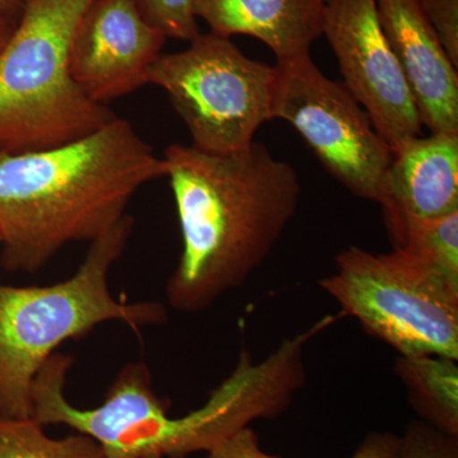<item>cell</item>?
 Instances as JSON below:
<instances>
[{
	"mask_svg": "<svg viewBox=\"0 0 458 458\" xmlns=\"http://www.w3.org/2000/svg\"><path fill=\"white\" fill-rule=\"evenodd\" d=\"M378 204L394 249L412 223L457 213L458 134L432 132L394 150Z\"/></svg>",
	"mask_w": 458,
	"mask_h": 458,
	"instance_id": "30bf717a",
	"label": "cell"
},
{
	"mask_svg": "<svg viewBox=\"0 0 458 458\" xmlns=\"http://www.w3.org/2000/svg\"><path fill=\"white\" fill-rule=\"evenodd\" d=\"M420 420L458 437V364L441 355L397 358L394 367Z\"/></svg>",
	"mask_w": 458,
	"mask_h": 458,
	"instance_id": "4fadbf2b",
	"label": "cell"
},
{
	"mask_svg": "<svg viewBox=\"0 0 458 458\" xmlns=\"http://www.w3.org/2000/svg\"><path fill=\"white\" fill-rule=\"evenodd\" d=\"M335 265L319 286L369 335L403 357L458 360V284L403 250L373 254L352 246Z\"/></svg>",
	"mask_w": 458,
	"mask_h": 458,
	"instance_id": "5b68a950",
	"label": "cell"
},
{
	"mask_svg": "<svg viewBox=\"0 0 458 458\" xmlns=\"http://www.w3.org/2000/svg\"><path fill=\"white\" fill-rule=\"evenodd\" d=\"M164 161L182 234L165 297L177 311H204L267 260L302 186L293 165L255 141L225 156L172 144Z\"/></svg>",
	"mask_w": 458,
	"mask_h": 458,
	"instance_id": "6da1fadb",
	"label": "cell"
},
{
	"mask_svg": "<svg viewBox=\"0 0 458 458\" xmlns=\"http://www.w3.org/2000/svg\"><path fill=\"white\" fill-rule=\"evenodd\" d=\"M44 428L33 418L0 417V458H107L86 434L56 439Z\"/></svg>",
	"mask_w": 458,
	"mask_h": 458,
	"instance_id": "5bb4252c",
	"label": "cell"
},
{
	"mask_svg": "<svg viewBox=\"0 0 458 458\" xmlns=\"http://www.w3.org/2000/svg\"><path fill=\"white\" fill-rule=\"evenodd\" d=\"M144 20L167 38L191 42L200 35L195 0H134Z\"/></svg>",
	"mask_w": 458,
	"mask_h": 458,
	"instance_id": "2e32d148",
	"label": "cell"
},
{
	"mask_svg": "<svg viewBox=\"0 0 458 458\" xmlns=\"http://www.w3.org/2000/svg\"><path fill=\"white\" fill-rule=\"evenodd\" d=\"M379 23L403 69L421 125L458 134V74L418 0H376Z\"/></svg>",
	"mask_w": 458,
	"mask_h": 458,
	"instance_id": "8fae6325",
	"label": "cell"
},
{
	"mask_svg": "<svg viewBox=\"0 0 458 458\" xmlns=\"http://www.w3.org/2000/svg\"><path fill=\"white\" fill-rule=\"evenodd\" d=\"M189 44L157 59L149 84L165 90L195 149L216 156L245 149L262 123L273 120L276 66L250 59L212 32Z\"/></svg>",
	"mask_w": 458,
	"mask_h": 458,
	"instance_id": "8992f818",
	"label": "cell"
},
{
	"mask_svg": "<svg viewBox=\"0 0 458 458\" xmlns=\"http://www.w3.org/2000/svg\"><path fill=\"white\" fill-rule=\"evenodd\" d=\"M396 250H403L433 273L458 284V212L412 223Z\"/></svg>",
	"mask_w": 458,
	"mask_h": 458,
	"instance_id": "9a60e30c",
	"label": "cell"
},
{
	"mask_svg": "<svg viewBox=\"0 0 458 458\" xmlns=\"http://www.w3.org/2000/svg\"><path fill=\"white\" fill-rule=\"evenodd\" d=\"M161 177L164 158L120 117L65 146L0 152V264L36 273L69 243L93 242Z\"/></svg>",
	"mask_w": 458,
	"mask_h": 458,
	"instance_id": "7a4b0ae2",
	"label": "cell"
},
{
	"mask_svg": "<svg viewBox=\"0 0 458 458\" xmlns=\"http://www.w3.org/2000/svg\"><path fill=\"white\" fill-rule=\"evenodd\" d=\"M31 0H0V18L18 23Z\"/></svg>",
	"mask_w": 458,
	"mask_h": 458,
	"instance_id": "44dd1931",
	"label": "cell"
},
{
	"mask_svg": "<svg viewBox=\"0 0 458 458\" xmlns=\"http://www.w3.org/2000/svg\"><path fill=\"white\" fill-rule=\"evenodd\" d=\"M143 458H162L161 456H158V454H149V456H146Z\"/></svg>",
	"mask_w": 458,
	"mask_h": 458,
	"instance_id": "603a6c76",
	"label": "cell"
},
{
	"mask_svg": "<svg viewBox=\"0 0 458 458\" xmlns=\"http://www.w3.org/2000/svg\"><path fill=\"white\" fill-rule=\"evenodd\" d=\"M271 114L291 123L352 195L379 203L393 149L345 84L322 73L311 54L276 63Z\"/></svg>",
	"mask_w": 458,
	"mask_h": 458,
	"instance_id": "52a82bcc",
	"label": "cell"
},
{
	"mask_svg": "<svg viewBox=\"0 0 458 458\" xmlns=\"http://www.w3.org/2000/svg\"><path fill=\"white\" fill-rule=\"evenodd\" d=\"M327 0H195V13L222 38L247 35L264 42L276 60L311 54L322 36Z\"/></svg>",
	"mask_w": 458,
	"mask_h": 458,
	"instance_id": "7c38bea8",
	"label": "cell"
},
{
	"mask_svg": "<svg viewBox=\"0 0 458 458\" xmlns=\"http://www.w3.org/2000/svg\"><path fill=\"white\" fill-rule=\"evenodd\" d=\"M90 0H31L0 50V152L73 143L117 119L69 72V45Z\"/></svg>",
	"mask_w": 458,
	"mask_h": 458,
	"instance_id": "277c9868",
	"label": "cell"
},
{
	"mask_svg": "<svg viewBox=\"0 0 458 458\" xmlns=\"http://www.w3.org/2000/svg\"><path fill=\"white\" fill-rule=\"evenodd\" d=\"M16 26L17 23L11 22V21L4 20V18H0V50L7 44Z\"/></svg>",
	"mask_w": 458,
	"mask_h": 458,
	"instance_id": "7402d4cb",
	"label": "cell"
},
{
	"mask_svg": "<svg viewBox=\"0 0 458 458\" xmlns=\"http://www.w3.org/2000/svg\"><path fill=\"white\" fill-rule=\"evenodd\" d=\"M167 38L134 0H90L69 45V72L87 98L107 105L149 84Z\"/></svg>",
	"mask_w": 458,
	"mask_h": 458,
	"instance_id": "9c48e42d",
	"label": "cell"
},
{
	"mask_svg": "<svg viewBox=\"0 0 458 458\" xmlns=\"http://www.w3.org/2000/svg\"><path fill=\"white\" fill-rule=\"evenodd\" d=\"M207 458H280L271 456L262 451L259 437L250 427L243 428L223 439L212 450L208 451Z\"/></svg>",
	"mask_w": 458,
	"mask_h": 458,
	"instance_id": "d6986e66",
	"label": "cell"
},
{
	"mask_svg": "<svg viewBox=\"0 0 458 458\" xmlns=\"http://www.w3.org/2000/svg\"><path fill=\"white\" fill-rule=\"evenodd\" d=\"M322 35L344 84L394 150L421 137L420 117L377 13L376 0H327Z\"/></svg>",
	"mask_w": 458,
	"mask_h": 458,
	"instance_id": "ba28073f",
	"label": "cell"
},
{
	"mask_svg": "<svg viewBox=\"0 0 458 458\" xmlns=\"http://www.w3.org/2000/svg\"><path fill=\"white\" fill-rule=\"evenodd\" d=\"M445 55L458 68V0H418Z\"/></svg>",
	"mask_w": 458,
	"mask_h": 458,
	"instance_id": "ac0fdd59",
	"label": "cell"
},
{
	"mask_svg": "<svg viewBox=\"0 0 458 458\" xmlns=\"http://www.w3.org/2000/svg\"><path fill=\"white\" fill-rule=\"evenodd\" d=\"M400 437L391 432H372L361 441L351 458H399Z\"/></svg>",
	"mask_w": 458,
	"mask_h": 458,
	"instance_id": "ffe728a7",
	"label": "cell"
},
{
	"mask_svg": "<svg viewBox=\"0 0 458 458\" xmlns=\"http://www.w3.org/2000/svg\"><path fill=\"white\" fill-rule=\"evenodd\" d=\"M134 225L125 214L90 242L80 269L64 282L0 284V417L31 418L33 379L66 340L107 321L123 322L134 331L164 324V304L119 302L108 286V274L125 251Z\"/></svg>",
	"mask_w": 458,
	"mask_h": 458,
	"instance_id": "3957f363",
	"label": "cell"
},
{
	"mask_svg": "<svg viewBox=\"0 0 458 458\" xmlns=\"http://www.w3.org/2000/svg\"><path fill=\"white\" fill-rule=\"evenodd\" d=\"M399 458H458V437L417 419L400 437Z\"/></svg>",
	"mask_w": 458,
	"mask_h": 458,
	"instance_id": "e0dca14e",
	"label": "cell"
}]
</instances>
